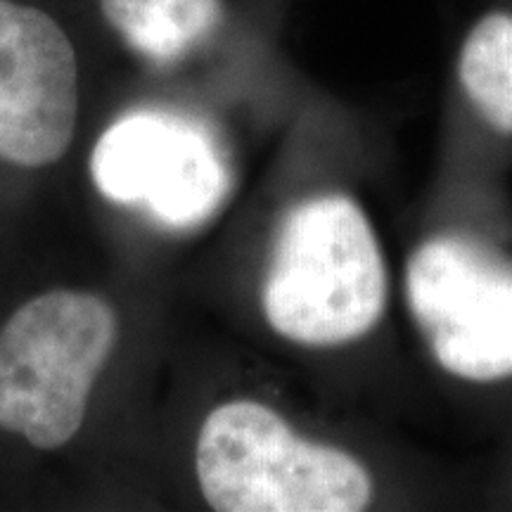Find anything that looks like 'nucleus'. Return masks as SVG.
<instances>
[{"instance_id": "1", "label": "nucleus", "mask_w": 512, "mask_h": 512, "mask_svg": "<svg viewBox=\"0 0 512 512\" xmlns=\"http://www.w3.org/2000/svg\"><path fill=\"white\" fill-rule=\"evenodd\" d=\"M387 297L382 245L354 197L325 192L287 211L261 285L275 335L311 349L347 347L375 330Z\"/></svg>"}, {"instance_id": "2", "label": "nucleus", "mask_w": 512, "mask_h": 512, "mask_svg": "<svg viewBox=\"0 0 512 512\" xmlns=\"http://www.w3.org/2000/svg\"><path fill=\"white\" fill-rule=\"evenodd\" d=\"M195 470L204 501L219 512H356L375 498L361 458L302 437L252 399L226 401L207 415Z\"/></svg>"}, {"instance_id": "3", "label": "nucleus", "mask_w": 512, "mask_h": 512, "mask_svg": "<svg viewBox=\"0 0 512 512\" xmlns=\"http://www.w3.org/2000/svg\"><path fill=\"white\" fill-rule=\"evenodd\" d=\"M117 335V313L91 292L53 290L12 313L0 330V430L46 451L72 441Z\"/></svg>"}, {"instance_id": "4", "label": "nucleus", "mask_w": 512, "mask_h": 512, "mask_svg": "<svg viewBox=\"0 0 512 512\" xmlns=\"http://www.w3.org/2000/svg\"><path fill=\"white\" fill-rule=\"evenodd\" d=\"M406 304L434 363L456 380H512V264L479 242L434 235L408 256Z\"/></svg>"}, {"instance_id": "5", "label": "nucleus", "mask_w": 512, "mask_h": 512, "mask_svg": "<svg viewBox=\"0 0 512 512\" xmlns=\"http://www.w3.org/2000/svg\"><path fill=\"white\" fill-rule=\"evenodd\" d=\"M91 174L107 200L176 230L211 219L230 190L216 138L197 121L166 112H133L107 128L91 155Z\"/></svg>"}, {"instance_id": "6", "label": "nucleus", "mask_w": 512, "mask_h": 512, "mask_svg": "<svg viewBox=\"0 0 512 512\" xmlns=\"http://www.w3.org/2000/svg\"><path fill=\"white\" fill-rule=\"evenodd\" d=\"M72 41L43 10L0 0V159L38 169L69 150L79 112Z\"/></svg>"}, {"instance_id": "7", "label": "nucleus", "mask_w": 512, "mask_h": 512, "mask_svg": "<svg viewBox=\"0 0 512 512\" xmlns=\"http://www.w3.org/2000/svg\"><path fill=\"white\" fill-rule=\"evenodd\" d=\"M100 5L128 46L157 64L183 60L223 19L221 0H100Z\"/></svg>"}, {"instance_id": "8", "label": "nucleus", "mask_w": 512, "mask_h": 512, "mask_svg": "<svg viewBox=\"0 0 512 512\" xmlns=\"http://www.w3.org/2000/svg\"><path fill=\"white\" fill-rule=\"evenodd\" d=\"M458 81L479 117L512 136V12H489L467 31Z\"/></svg>"}]
</instances>
